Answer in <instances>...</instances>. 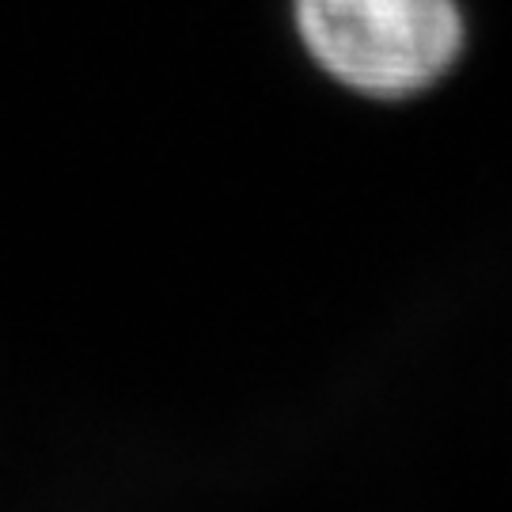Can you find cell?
Listing matches in <instances>:
<instances>
[{"label": "cell", "mask_w": 512, "mask_h": 512, "mask_svg": "<svg viewBox=\"0 0 512 512\" xmlns=\"http://www.w3.org/2000/svg\"><path fill=\"white\" fill-rule=\"evenodd\" d=\"M285 27L319 80L380 110L440 92L471 50L467 0H285Z\"/></svg>", "instance_id": "obj_1"}]
</instances>
